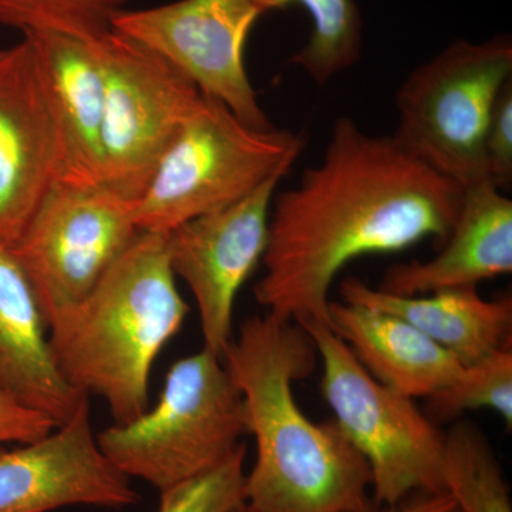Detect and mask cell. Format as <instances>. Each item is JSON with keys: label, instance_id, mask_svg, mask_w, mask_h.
Segmentation results:
<instances>
[{"label": "cell", "instance_id": "14", "mask_svg": "<svg viewBox=\"0 0 512 512\" xmlns=\"http://www.w3.org/2000/svg\"><path fill=\"white\" fill-rule=\"evenodd\" d=\"M22 37L35 52L55 126L56 183L104 185V80L93 40L52 32Z\"/></svg>", "mask_w": 512, "mask_h": 512}, {"label": "cell", "instance_id": "12", "mask_svg": "<svg viewBox=\"0 0 512 512\" xmlns=\"http://www.w3.org/2000/svg\"><path fill=\"white\" fill-rule=\"evenodd\" d=\"M141 497L104 456L89 400L45 437L0 447V512H50L74 505L127 508Z\"/></svg>", "mask_w": 512, "mask_h": 512}, {"label": "cell", "instance_id": "10", "mask_svg": "<svg viewBox=\"0 0 512 512\" xmlns=\"http://www.w3.org/2000/svg\"><path fill=\"white\" fill-rule=\"evenodd\" d=\"M261 16L252 0H175L120 10L110 26L163 57L248 126L274 130L245 64L248 36Z\"/></svg>", "mask_w": 512, "mask_h": 512}, {"label": "cell", "instance_id": "18", "mask_svg": "<svg viewBox=\"0 0 512 512\" xmlns=\"http://www.w3.org/2000/svg\"><path fill=\"white\" fill-rule=\"evenodd\" d=\"M330 328L345 340L367 372L404 396L430 399L453 384L464 366L390 313L349 302H330Z\"/></svg>", "mask_w": 512, "mask_h": 512}, {"label": "cell", "instance_id": "4", "mask_svg": "<svg viewBox=\"0 0 512 512\" xmlns=\"http://www.w3.org/2000/svg\"><path fill=\"white\" fill-rule=\"evenodd\" d=\"M247 434L244 397L222 357L202 348L173 363L153 409L96 439L124 476L164 491L220 466Z\"/></svg>", "mask_w": 512, "mask_h": 512}, {"label": "cell", "instance_id": "17", "mask_svg": "<svg viewBox=\"0 0 512 512\" xmlns=\"http://www.w3.org/2000/svg\"><path fill=\"white\" fill-rule=\"evenodd\" d=\"M340 295L343 302L367 306L406 320L463 366L473 365L511 345L510 296L488 301L477 288L400 296L370 288L356 278L342 282Z\"/></svg>", "mask_w": 512, "mask_h": 512}, {"label": "cell", "instance_id": "11", "mask_svg": "<svg viewBox=\"0 0 512 512\" xmlns=\"http://www.w3.org/2000/svg\"><path fill=\"white\" fill-rule=\"evenodd\" d=\"M291 168L285 165L242 200L167 234L171 269L197 303L204 348L221 357L234 338L239 289L264 258L276 188Z\"/></svg>", "mask_w": 512, "mask_h": 512}, {"label": "cell", "instance_id": "13", "mask_svg": "<svg viewBox=\"0 0 512 512\" xmlns=\"http://www.w3.org/2000/svg\"><path fill=\"white\" fill-rule=\"evenodd\" d=\"M56 131L33 47L0 49V245L12 248L56 183Z\"/></svg>", "mask_w": 512, "mask_h": 512}, {"label": "cell", "instance_id": "3", "mask_svg": "<svg viewBox=\"0 0 512 512\" xmlns=\"http://www.w3.org/2000/svg\"><path fill=\"white\" fill-rule=\"evenodd\" d=\"M188 312L167 234L138 232L86 298L47 328L50 350L70 386L100 396L114 424L131 423L148 409L154 362Z\"/></svg>", "mask_w": 512, "mask_h": 512}, {"label": "cell", "instance_id": "2", "mask_svg": "<svg viewBox=\"0 0 512 512\" xmlns=\"http://www.w3.org/2000/svg\"><path fill=\"white\" fill-rule=\"evenodd\" d=\"M316 355L301 326L269 313L245 320L222 355L255 439L245 498L256 512H373L365 458L335 421L309 419L293 394Z\"/></svg>", "mask_w": 512, "mask_h": 512}, {"label": "cell", "instance_id": "23", "mask_svg": "<svg viewBox=\"0 0 512 512\" xmlns=\"http://www.w3.org/2000/svg\"><path fill=\"white\" fill-rule=\"evenodd\" d=\"M244 443L220 466L184 483L160 491L157 512H232L247 503L245 498Z\"/></svg>", "mask_w": 512, "mask_h": 512}, {"label": "cell", "instance_id": "19", "mask_svg": "<svg viewBox=\"0 0 512 512\" xmlns=\"http://www.w3.org/2000/svg\"><path fill=\"white\" fill-rule=\"evenodd\" d=\"M262 15L301 5L312 20L308 43L289 62L326 84L362 55V16L355 0H252Z\"/></svg>", "mask_w": 512, "mask_h": 512}, {"label": "cell", "instance_id": "22", "mask_svg": "<svg viewBox=\"0 0 512 512\" xmlns=\"http://www.w3.org/2000/svg\"><path fill=\"white\" fill-rule=\"evenodd\" d=\"M429 403L431 414L443 420L456 419L468 410L490 409L511 429V345L464 366L456 382L430 397Z\"/></svg>", "mask_w": 512, "mask_h": 512}, {"label": "cell", "instance_id": "21", "mask_svg": "<svg viewBox=\"0 0 512 512\" xmlns=\"http://www.w3.org/2000/svg\"><path fill=\"white\" fill-rule=\"evenodd\" d=\"M130 0H0V25L29 33L52 32L90 40L111 29Z\"/></svg>", "mask_w": 512, "mask_h": 512}, {"label": "cell", "instance_id": "6", "mask_svg": "<svg viewBox=\"0 0 512 512\" xmlns=\"http://www.w3.org/2000/svg\"><path fill=\"white\" fill-rule=\"evenodd\" d=\"M298 325V323H296ZM322 360V392L335 424L369 466L373 503L444 491V434L412 397L384 386L323 323H302Z\"/></svg>", "mask_w": 512, "mask_h": 512}, {"label": "cell", "instance_id": "7", "mask_svg": "<svg viewBox=\"0 0 512 512\" xmlns=\"http://www.w3.org/2000/svg\"><path fill=\"white\" fill-rule=\"evenodd\" d=\"M511 76L510 37L451 43L400 86L394 140L463 188L488 180L485 131Z\"/></svg>", "mask_w": 512, "mask_h": 512}, {"label": "cell", "instance_id": "27", "mask_svg": "<svg viewBox=\"0 0 512 512\" xmlns=\"http://www.w3.org/2000/svg\"><path fill=\"white\" fill-rule=\"evenodd\" d=\"M232 512H256V511L252 510V508L249 507V505L247 503H245V504H242L241 507H238L237 510L232 511Z\"/></svg>", "mask_w": 512, "mask_h": 512}, {"label": "cell", "instance_id": "24", "mask_svg": "<svg viewBox=\"0 0 512 512\" xmlns=\"http://www.w3.org/2000/svg\"><path fill=\"white\" fill-rule=\"evenodd\" d=\"M484 157L488 180L507 190L512 183V82L495 101L485 131Z\"/></svg>", "mask_w": 512, "mask_h": 512}, {"label": "cell", "instance_id": "1", "mask_svg": "<svg viewBox=\"0 0 512 512\" xmlns=\"http://www.w3.org/2000/svg\"><path fill=\"white\" fill-rule=\"evenodd\" d=\"M463 194L393 136L336 120L322 160L275 195L256 302L278 319L330 326V289L350 261L424 239L441 247Z\"/></svg>", "mask_w": 512, "mask_h": 512}, {"label": "cell", "instance_id": "5", "mask_svg": "<svg viewBox=\"0 0 512 512\" xmlns=\"http://www.w3.org/2000/svg\"><path fill=\"white\" fill-rule=\"evenodd\" d=\"M302 150V138L291 131L248 126L221 101L202 94L133 202L136 227L168 234L228 207L293 165Z\"/></svg>", "mask_w": 512, "mask_h": 512}, {"label": "cell", "instance_id": "16", "mask_svg": "<svg viewBox=\"0 0 512 512\" xmlns=\"http://www.w3.org/2000/svg\"><path fill=\"white\" fill-rule=\"evenodd\" d=\"M46 329L25 272L12 251L0 245V396L59 427L89 396L64 379Z\"/></svg>", "mask_w": 512, "mask_h": 512}, {"label": "cell", "instance_id": "25", "mask_svg": "<svg viewBox=\"0 0 512 512\" xmlns=\"http://www.w3.org/2000/svg\"><path fill=\"white\" fill-rule=\"evenodd\" d=\"M55 429V423L47 417L0 396V447L30 443Z\"/></svg>", "mask_w": 512, "mask_h": 512}, {"label": "cell", "instance_id": "9", "mask_svg": "<svg viewBox=\"0 0 512 512\" xmlns=\"http://www.w3.org/2000/svg\"><path fill=\"white\" fill-rule=\"evenodd\" d=\"M138 232L133 202L104 185H52L10 248L47 328L86 298Z\"/></svg>", "mask_w": 512, "mask_h": 512}, {"label": "cell", "instance_id": "26", "mask_svg": "<svg viewBox=\"0 0 512 512\" xmlns=\"http://www.w3.org/2000/svg\"><path fill=\"white\" fill-rule=\"evenodd\" d=\"M386 512H460L453 498L447 493L419 494L412 501L389 508Z\"/></svg>", "mask_w": 512, "mask_h": 512}, {"label": "cell", "instance_id": "20", "mask_svg": "<svg viewBox=\"0 0 512 512\" xmlns=\"http://www.w3.org/2000/svg\"><path fill=\"white\" fill-rule=\"evenodd\" d=\"M444 491L460 512H512L510 490L483 431L458 421L444 434Z\"/></svg>", "mask_w": 512, "mask_h": 512}, {"label": "cell", "instance_id": "8", "mask_svg": "<svg viewBox=\"0 0 512 512\" xmlns=\"http://www.w3.org/2000/svg\"><path fill=\"white\" fill-rule=\"evenodd\" d=\"M93 46L104 80V187L134 202L202 94L163 57L117 30Z\"/></svg>", "mask_w": 512, "mask_h": 512}, {"label": "cell", "instance_id": "15", "mask_svg": "<svg viewBox=\"0 0 512 512\" xmlns=\"http://www.w3.org/2000/svg\"><path fill=\"white\" fill-rule=\"evenodd\" d=\"M512 272V201L490 180L464 188L456 224L429 261L396 265L380 291L400 296L477 288Z\"/></svg>", "mask_w": 512, "mask_h": 512}]
</instances>
